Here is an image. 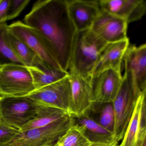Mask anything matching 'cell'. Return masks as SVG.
Instances as JSON below:
<instances>
[{"label":"cell","instance_id":"2","mask_svg":"<svg viewBox=\"0 0 146 146\" xmlns=\"http://www.w3.org/2000/svg\"><path fill=\"white\" fill-rule=\"evenodd\" d=\"M107 44L91 29L76 32L73 41L68 73L92 77L100 55Z\"/></svg>","mask_w":146,"mask_h":146},{"label":"cell","instance_id":"33","mask_svg":"<svg viewBox=\"0 0 146 146\" xmlns=\"http://www.w3.org/2000/svg\"><path fill=\"white\" fill-rule=\"evenodd\" d=\"M2 99V97H1V96H0V101H1V99Z\"/></svg>","mask_w":146,"mask_h":146},{"label":"cell","instance_id":"6","mask_svg":"<svg viewBox=\"0 0 146 146\" xmlns=\"http://www.w3.org/2000/svg\"><path fill=\"white\" fill-rule=\"evenodd\" d=\"M141 95L123 75L121 88L112 103L115 116L114 134L117 142L121 140L124 136Z\"/></svg>","mask_w":146,"mask_h":146},{"label":"cell","instance_id":"18","mask_svg":"<svg viewBox=\"0 0 146 146\" xmlns=\"http://www.w3.org/2000/svg\"><path fill=\"white\" fill-rule=\"evenodd\" d=\"M38 105L36 116L30 122L21 127L19 129L20 131H24L45 127L68 115L62 110Z\"/></svg>","mask_w":146,"mask_h":146},{"label":"cell","instance_id":"7","mask_svg":"<svg viewBox=\"0 0 146 146\" xmlns=\"http://www.w3.org/2000/svg\"><path fill=\"white\" fill-rule=\"evenodd\" d=\"M38 105L28 96L2 97L0 101L1 122L19 129L37 115Z\"/></svg>","mask_w":146,"mask_h":146},{"label":"cell","instance_id":"35","mask_svg":"<svg viewBox=\"0 0 146 146\" xmlns=\"http://www.w3.org/2000/svg\"></svg>","mask_w":146,"mask_h":146},{"label":"cell","instance_id":"29","mask_svg":"<svg viewBox=\"0 0 146 146\" xmlns=\"http://www.w3.org/2000/svg\"><path fill=\"white\" fill-rule=\"evenodd\" d=\"M137 146H146V134L143 139L138 143Z\"/></svg>","mask_w":146,"mask_h":146},{"label":"cell","instance_id":"16","mask_svg":"<svg viewBox=\"0 0 146 146\" xmlns=\"http://www.w3.org/2000/svg\"><path fill=\"white\" fill-rule=\"evenodd\" d=\"M73 118L75 122L84 127L87 136L93 143L111 145L118 142L115 139L114 134L103 127L89 113Z\"/></svg>","mask_w":146,"mask_h":146},{"label":"cell","instance_id":"17","mask_svg":"<svg viewBox=\"0 0 146 146\" xmlns=\"http://www.w3.org/2000/svg\"><path fill=\"white\" fill-rule=\"evenodd\" d=\"M31 75L36 90L56 82L69 74V73L48 66L27 67Z\"/></svg>","mask_w":146,"mask_h":146},{"label":"cell","instance_id":"30","mask_svg":"<svg viewBox=\"0 0 146 146\" xmlns=\"http://www.w3.org/2000/svg\"><path fill=\"white\" fill-rule=\"evenodd\" d=\"M48 146H57V145H56V144H54V145H52Z\"/></svg>","mask_w":146,"mask_h":146},{"label":"cell","instance_id":"9","mask_svg":"<svg viewBox=\"0 0 146 146\" xmlns=\"http://www.w3.org/2000/svg\"><path fill=\"white\" fill-rule=\"evenodd\" d=\"M123 62L124 75L135 91L143 94L146 91V43L138 47L129 45Z\"/></svg>","mask_w":146,"mask_h":146},{"label":"cell","instance_id":"1","mask_svg":"<svg viewBox=\"0 0 146 146\" xmlns=\"http://www.w3.org/2000/svg\"><path fill=\"white\" fill-rule=\"evenodd\" d=\"M24 21L48 39L57 53L61 67L68 73L76 31L68 14L66 0L37 1L25 16Z\"/></svg>","mask_w":146,"mask_h":146},{"label":"cell","instance_id":"28","mask_svg":"<svg viewBox=\"0 0 146 146\" xmlns=\"http://www.w3.org/2000/svg\"><path fill=\"white\" fill-rule=\"evenodd\" d=\"M90 146H118V142H115L111 145H105V144H98V143H93Z\"/></svg>","mask_w":146,"mask_h":146},{"label":"cell","instance_id":"34","mask_svg":"<svg viewBox=\"0 0 146 146\" xmlns=\"http://www.w3.org/2000/svg\"></svg>","mask_w":146,"mask_h":146},{"label":"cell","instance_id":"31","mask_svg":"<svg viewBox=\"0 0 146 146\" xmlns=\"http://www.w3.org/2000/svg\"><path fill=\"white\" fill-rule=\"evenodd\" d=\"M4 146H11L10 145H9V144H8V145H6Z\"/></svg>","mask_w":146,"mask_h":146},{"label":"cell","instance_id":"11","mask_svg":"<svg viewBox=\"0 0 146 146\" xmlns=\"http://www.w3.org/2000/svg\"><path fill=\"white\" fill-rule=\"evenodd\" d=\"M123 79L121 72L113 69L106 70L92 77L94 103H113Z\"/></svg>","mask_w":146,"mask_h":146},{"label":"cell","instance_id":"22","mask_svg":"<svg viewBox=\"0 0 146 146\" xmlns=\"http://www.w3.org/2000/svg\"><path fill=\"white\" fill-rule=\"evenodd\" d=\"M10 64L24 65L10 45L8 25L5 22L0 24V67Z\"/></svg>","mask_w":146,"mask_h":146},{"label":"cell","instance_id":"27","mask_svg":"<svg viewBox=\"0 0 146 146\" xmlns=\"http://www.w3.org/2000/svg\"><path fill=\"white\" fill-rule=\"evenodd\" d=\"M9 0H0V24L7 21V10Z\"/></svg>","mask_w":146,"mask_h":146},{"label":"cell","instance_id":"8","mask_svg":"<svg viewBox=\"0 0 146 146\" xmlns=\"http://www.w3.org/2000/svg\"><path fill=\"white\" fill-rule=\"evenodd\" d=\"M28 96L38 104L60 109L68 114L71 100L69 74L56 82L35 90Z\"/></svg>","mask_w":146,"mask_h":146},{"label":"cell","instance_id":"4","mask_svg":"<svg viewBox=\"0 0 146 146\" xmlns=\"http://www.w3.org/2000/svg\"><path fill=\"white\" fill-rule=\"evenodd\" d=\"M74 123L69 115L42 127L21 131L9 143L11 146H48L56 144L60 137Z\"/></svg>","mask_w":146,"mask_h":146},{"label":"cell","instance_id":"10","mask_svg":"<svg viewBox=\"0 0 146 146\" xmlns=\"http://www.w3.org/2000/svg\"><path fill=\"white\" fill-rule=\"evenodd\" d=\"M71 100L68 114L77 118L88 113L94 103L92 77H84L69 73Z\"/></svg>","mask_w":146,"mask_h":146},{"label":"cell","instance_id":"20","mask_svg":"<svg viewBox=\"0 0 146 146\" xmlns=\"http://www.w3.org/2000/svg\"><path fill=\"white\" fill-rule=\"evenodd\" d=\"M93 143L87 136L84 127L74 122L56 144L57 146H90Z\"/></svg>","mask_w":146,"mask_h":146},{"label":"cell","instance_id":"24","mask_svg":"<svg viewBox=\"0 0 146 146\" xmlns=\"http://www.w3.org/2000/svg\"><path fill=\"white\" fill-rule=\"evenodd\" d=\"M19 129L0 123V146H4L11 142L19 133Z\"/></svg>","mask_w":146,"mask_h":146},{"label":"cell","instance_id":"23","mask_svg":"<svg viewBox=\"0 0 146 146\" xmlns=\"http://www.w3.org/2000/svg\"><path fill=\"white\" fill-rule=\"evenodd\" d=\"M98 103L100 109L99 110L98 116L96 121L98 122L103 127L114 134L115 116L113 103Z\"/></svg>","mask_w":146,"mask_h":146},{"label":"cell","instance_id":"13","mask_svg":"<svg viewBox=\"0 0 146 146\" xmlns=\"http://www.w3.org/2000/svg\"><path fill=\"white\" fill-rule=\"evenodd\" d=\"M68 14L76 32L91 29L101 11L99 1H67Z\"/></svg>","mask_w":146,"mask_h":146},{"label":"cell","instance_id":"32","mask_svg":"<svg viewBox=\"0 0 146 146\" xmlns=\"http://www.w3.org/2000/svg\"><path fill=\"white\" fill-rule=\"evenodd\" d=\"M1 122V116H0V123Z\"/></svg>","mask_w":146,"mask_h":146},{"label":"cell","instance_id":"21","mask_svg":"<svg viewBox=\"0 0 146 146\" xmlns=\"http://www.w3.org/2000/svg\"><path fill=\"white\" fill-rule=\"evenodd\" d=\"M143 95L141 94L137 100L133 116L119 146H137L139 131L141 112Z\"/></svg>","mask_w":146,"mask_h":146},{"label":"cell","instance_id":"12","mask_svg":"<svg viewBox=\"0 0 146 146\" xmlns=\"http://www.w3.org/2000/svg\"><path fill=\"white\" fill-rule=\"evenodd\" d=\"M128 24L123 19L101 10L91 30L107 43L128 38Z\"/></svg>","mask_w":146,"mask_h":146},{"label":"cell","instance_id":"19","mask_svg":"<svg viewBox=\"0 0 146 146\" xmlns=\"http://www.w3.org/2000/svg\"><path fill=\"white\" fill-rule=\"evenodd\" d=\"M9 40L15 54L24 66L27 67L48 66L42 61L27 45L9 31Z\"/></svg>","mask_w":146,"mask_h":146},{"label":"cell","instance_id":"26","mask_svg":"<svg viewBox=\"0 0 146 146\" xmlns=\"http://www.w3.org/2000/svg\"><path fill=\"white\" fill-rule=\"evenodd\" d=\"M142 95L143 100L141 112L139 131L138 143L143 139V137L146 134V91L142 94Z\"/></svg>","mask_w":146,"mask_h":146},{"label":"cell","instance_id":"15","mask_svg":"<svg viewBox=\"0 0 146 146\" xmlns=\"http://www.w3.org/2000/svg\"><path fill=\"white\" fill-rule=\"evenodd\" d=\"M129 45L128 38L107 43L100 55L92 77L109 69L121 72L122 63Z\"/></svg>","mask_w":146,"mask_h":146},{"label":"cell","instance_id":"5","mask_svg":"<svg viewBox=\"0 0 146 146\" xmlns=\"http://www.w3.org/2000/svg\"><path fill=\"white\" fill-rule=\"evenodd\" d=\"M36 90L27 67L20 64L0 67V96L25 97Z\"/></svg>","mask_w":146,"mask_h":146},{"label":"cell","instance_id":"14","mask_svg":"<svg viewBox=\"0 0 146 146\" xmlns=\"http://www.w3.org/2000/svg\"><path fill=\"white\" fill-rule=\"evenodd\" d=\"M102 11L126 20L128 24L139 20L146 13V0H99Z\"/></svg>","mask_w":146,"mask_h":146},{"label":"cell","instance_id":"3","mask_svg":"<svg viewBox=\"0 0 146 146\" xmlns=\"http://www.w3.org/2000/svg\"><path fill=\"white\" fill-rule=\"evenodd\" d=\"M8 29L11 33L27 45L42 61L51 67L62 70L55 49L39 31L19 21L8 25Z\"/></svg>","mask_w":146,"mask_h":146},{"label":"cell","instance_id":"25","mask_svg":"<svg viewBox=\"0 0 146 146\" xmlns=\"http://www.w3.org/2000/svg\"><path fill=\"white\" fill-rule=\"evenodd\" d=\"M30 2V0H9L7 10V21L18 17Z\"/></svg>","mask_w":146,"mask_h":146}]
</instances>
